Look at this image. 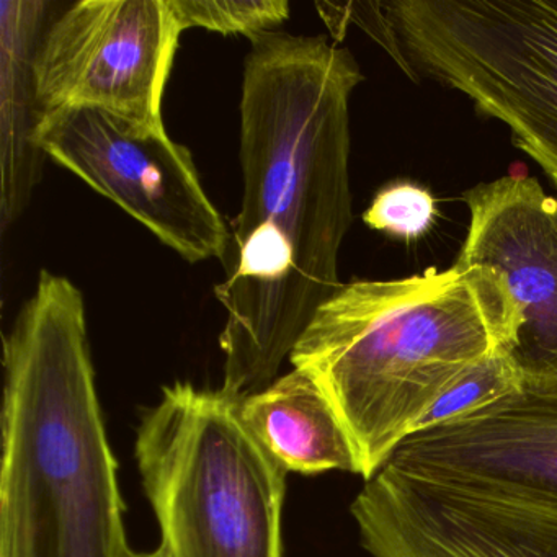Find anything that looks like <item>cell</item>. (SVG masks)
<instances>
[{"label": "cell", "instance_id": "cell-12", "mask_svg": "<svg viewBox=\"0 0 557 557\" xmlns=\"http://www.w3.org/2000/svg\"><path fill=\"white\" fill-rule=\"evenodd\" d=\"M48 2H8L2 9V92L11 94V133L14 143L4 156V191H2V223L4 227L18 216L37 182L38 156H45L35 145V132L40 122L37 90H35L34 61L41 35L47 28Z\"/></svg>", "mask_w": 557, "mask_h": 557}, {"label": "cell", "instance_id": "cell-3", "mask_svg": "<svg viewBox=\"0 0 557 557\" xmlns=\"http://www.w3.org/2000/svg\"><path fill=\"white\" fill-rule=\"evenodd\" d=\"M83 292L41 270L4 337L0 557H123Z\"/></svg>", "mask_w": 557, "mask_h": 557}, {"label": "cell", "instance_id": "cell-10", "mask_svg": "<svg viewBox=\"0 0 557 557\" xmlns=\"http://www.w3.org/2000/svg\"><path fill=\"white\" fill-rule=\"evenodd\" d=\"M386 465L557 494V377L524 381L492 406L409 436Z\"/></svg>", "mask_w": 557, "mask_h": 557}, {"label": "cell", "instance_id": "cell-5", "mask_svg": "<svg viewBox=\"0 0 557 557\" xmlns=\"http://www.w3.org/2000/svg\"><path fill=\"white\" fill-rule=\"evenodd\" d=\"M407 73L422 71L510 129L557 187V0L377 2Z\"/></svg>", "mask_w": 557, "mask_h": 557}, {"label": "cell", "instance_id": "cell-1", "mask_svg": "<svg viewBox=\"0 0 557 557\" xmlns=\"http://www.w3.org/2000/svg\"><path fill=\"white\" fill-rule=\"evenodd\" d=\"M363 81L347 48L269 32L250 40L240 97L243 203L216 296L221 389L244 399L278 377L322 305L341 288L354 221L350 100Z\"/></svg>", "mask_w": 557, "mask_h": 557}, {"label": "cell", "instance_id": "cell-15", "mask_svg": "<svg viewBox=\"0 0 557 557\" xmlns=\"http://www.w3.org/2000/svg\"><path fill=\"white\" fill-rule=\"evenodd\" d=\"M438 208L426 188L413 182H391L374 195L363 213L368 227L400 239H419L435 224Z\"/></svg>", "mask_w": 557, "mask_h": 557}, {"label": "cell", "instance_id": "cell-8", "mask_svg": "<svg viewBox=\"0 0 557 557\" xmlns=\"http://www.w3.org/2000/svg\"><path fill=\"white\" fill-rule=\"evenodd\" d=\"M169 0H84L45 28L34 61L40 113L96 109L149 126L181 35Z\"/></svg>", "mask_w": 557, "mask_h": 557}, {"label": "cell", "instance_id": "cell-6", "mask_svg": "<svg viewBox=\"0 0 557 557\" xmlns=\"http://www.w3.org/2000/svg\"><path fill=\"white\" fill-rule=\"evenodd\" d=\"M35 145L188 263L226 256V223L190 151L164 126L96 109L51 110L40 115Z\"/></svg>", "mask_w": 557, "mask_h": 557}, {"label": "cell", "instance_id": "cell-11", "mask_svg": "<svg viewBox=\"0 0 557 557\" xmlns=\"http://www.w3.org/2000/svg\"><path fill=\"white\" fill-rule=\"evenodd\" d=\"M240 416L267 451L288 472L358 474L350 436L314 377L293 368L259 393L244 397Z\"/></svg>", "mask_w": 557, "mask_h": 557}, {"label": "cell", "instance_id": "cell-4", "mask_svg": "<svg viewBox=\"0 0 557 557\" xmlns=\"http://www.w3.org/2000/svg\"><path fill=\"white\" fill-rule=\"evenodd\" d=\"M239 403L175 383L143 413L136 461L169 557H282L288 471Z\"/></svg>", "mask_w": 557, "mask_h": 557}, {"label": "cell", "instance_id": "cell-2", "mask_svg": "<svg viewBox=\"0 0 557 557\" xmlns=\"http://www.w3.org/2000/svg\"><path fill=\"white\" fill-rule=\"evenodd\" d=\"M523 325L507 283L487 267L425 270L341 285L289 361L314 377L370 481L472 367L510 354Z\"/></svg>", "mask_w": 557, "mask_h": 557}, {"label": "cell", "instance_id": "cell-13", "mask_svg": "<svg viewBox=\"0 0 557 557\" xmlns=\"http://www.w3.org/2000/svg\"><path fill=\"white\" fill-rule=\"evenodd\" d=\"M524 376L510 354H497L472 367L420 420L416 433L435 429L455 417L484 409L523 387ZM413 433V435H416Z\"/></svg>", "mask_w": 557, "mask_h": 557}, {"label": "cell", "instance_id": "cell-14", "mask_svg": "<svg viewBox=\"0 0 557 557\" xmlns=\"http://www.w3.org/2000/svg\"><path fill=\"white\" fill-rule=\"evenodd\" d=\"M182 30L201 28L253 40L289 17L286 0H169Z\"/></svg>", "mask_w": 557, "mask_h": 557}, {"label": "cell", "instance_id": "cell-7", "mask_svg": "<svg viewBox=\"0 0 557 557\" xmlns=\"http://www.w3.org/2000/svg\"><path fill=\"white\" fill-rule=\"evenodd\" d=\"M373 557H557V494L384 466L351 504Z\"/></svg>", "mask_w": 557, "mask_h": 557}, {"label": "cell", "instance_id": "cell-16", "mask_svg": "<svg viewBox=\"0 0 557 557\" xmlns=\"http://www.w3.org/2000/svg\"><path fill=\"white\" fill-rule=\"evenodd\" d=\"M123 557H169L168 553H165L164 547L159 546L158 549L154 550H136L133 547H128L125 556Z\"/></svg>", "mask_w": 557, "mask_h": 557}, {"label": "cell", "instance_id": "cell-9", "mask_svg": "<svg viewBox=\"0 0 557 557\" xmlns=\"http://www.w3.org/2000/svg\"><path fill=\"white\" fill-rule=\"evenodd\" d=\"M469 230L456 262L487 267L507 283L523 325L511 358L524 381L557 377V197L527 175L462 195Z\"/></svg>", "mask_w": 557, "mask_h": 557}]
</instances>
